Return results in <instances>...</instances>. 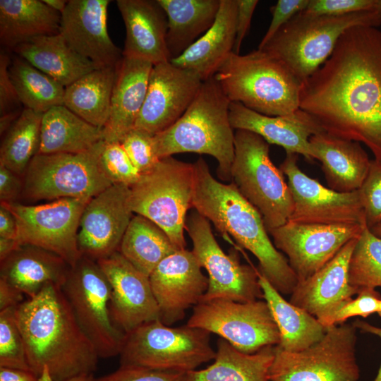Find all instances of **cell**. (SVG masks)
I'll use <instances>...</instances> for the list:
<instances>
[{
    "label": "cell",
    "instance_id": "3957f363",
    "mask_svg": "<svg viewBox=\"0 0 381 381\" xmlns=\"http://www.w3.org/2000/svg\"><path fill=\"white\" fill-rule=\"evenodd\" d=\"M193 207L217 231L229 234L258 260V271L281 294H291L297 277L287 258L269 237L262 215L231 182L223 183L211 174L202 157L193 163Z\"/></svg>",
    "mask_w": 381,
    "mask_h": 381
},
{
    "label": "cell",
    "instance_id": "816d5d0a",
    "mask_svg": "<svg viewBox=\"0 0 381 381\" xmlns=\"http://www.w3.org/2000/svg\"><path fill=\"white\" fill-rule=\"evenodd\" d=\"M258 0H237L236 35L233 52L239 54L242 42L248 33Z\"/></svg>",
    "mask_w": 381,
    "mask_h": 381
},
{
    "label": "cell",
    "instance_id": "4dcf8cb0",
    "mask_svg": "<svg viewBox=\"0 0 381 381\" xmlns=\"http://www.w3.org/2000/svg\"><path fill=\"white\" fill-rule=\"evenodd\" d=\"M61 15L43 1L0 0V42L13 49L30 39L59 33Z\"/></svg>",
    "mask_w": 381,
    "mask_h": 381
},
{
    "label": "cell",
    "instance_id": "d6986e66",
    "mask_svg": "<svg viewBox=\"0 0 381 381\" xmlns=\"http://www.w3.org/2000/svg\"><path fill=\"white\" fill-rule=\"evenodd\" d=\"M202 83L197 73L170 61L153 66L134 128L152 135L167 129L185 113Z\"/></svg>",
    "mask_w": 381,
    "mask_h": 381
},
{
    "label": "cell",
    "instance_id": "484cf974",
    "mask_svg": "<svg viewBox=\"0 0 381 381\" xmlns=\"http://www.w3.org/2000/svg\"><path fill=\"white\" fill-rule=\"evenodd\" d=\"M153 64L123 56L116 68L110 115L103 128L106 142H119L135 127L147 94Z\"/></svg>",
    "mask_w": 381,
    "mask_h": 381
},
{
    "label": "cell",
    "instance_id": "60d3db41",
    "mask_svg": "<svg viewBox=\"0 0 381 381\" xmlns=\"http://www.w3.org/2000/svg\"><path fill=\"white\" fill-rule=\"evenodd\" d=\"M16 308L0 310V367L31 371Z\"/></svg>",
    "mask_w": 381,
    "mask_h": 381
},
{
    "label": "cell",
    "instance_id": "d590c367",
    "mask_svg": "<svg viewBox=\"0 0 381 381\" xmlns=\"http://www.w3.org/2000/svg\"><path fill=\"white\" fill-rule=\"evenodd\" d=\"M116 67L97 68L65 87L64 105L97 127L107 124Z\"/></svg>",
    "mask_w": 381,
    "mask_h": 381
},
{
    "label": "cell",
    "instance_id": "4fadbf2b",
    "mask_svg": "<svg viewBox=\"0 0 381 381\" xmlns=\"http://www.w3.org/2000/svg\"><path fill=\"white\" fill-rule=\"evenodd\" d=\"M186 325L219 336L238 351L248 354L277 346L280 334L265 301L241 303L217 298L193 307Z\"/></svg>",
    "mask_w": 381,
    "mask_h": 381
},
{
    "label": "cell",
    "instance_id": "f907efd6",
    "mask_svg": "<svg viewBox=\"0 0 381 381\" xmlns=\"http://www.w3.org/2000/svg\"><path fill=\"white\" fill-rule=\"evenodd\" d=\"M23 190V179L0 164V201L6 203L18 202Z\"/></svg>",
    "mask_w": 381,
    "mask_h": 381
},
{
    "label": "cell",
    "instance_id": "be15d7a7",
    "mask_svg": "<svg viewBox=\"0 0 381 381\" xmlns=\"http://www.w3.org/2000/svg\"><path fill=\"white\" fill-rule=\"evenodd\" d=\"M370 230L375 236L381 238V224L375 226Z\"/></svg>",
    "mask_w": 381,
    "mask_h": 381
},
{
    "label": "cell",
    "instance_id": "f546056e",
    "mask_svg": "<svg viewBox=\"0 0 381 381\" xmlns=\"http://www.w3.org/2000/svg\"><path fill=\"white\" fill-rule=\"evenodd\" d=\"M13 51L65 87L97 69L92 61L73 49L60 33L34 37Z\"/></svg>",
    "mask_w": 381,
    "mask_h": 381
},
{
    "label": "cell",
    "instance_id": "7c38bea8",
    "mask_svg": "<svg viewBox=\"0 0 381 381\" xmlns=\"http://www.w3.org/2000/svg\"><path fill=\"white\" fill-rule=\"evenodd\" d=\"M61 289L99 358L119 356L125 333L111 318V288L97 262L82 255L71 266Z\"/></svg>",
    "mask_w": 381,
    "mask_h": 381
},
{
    "label": "cell",
    "instance_id": "c3c4849f",
    "mask_svg": "<svg viewBox=\"0 0 381 381\" xmlns=\"http://www.w3.org/2000/svg\"><path fill=\"white\" fill-rule=\"evenodd\" d=\"M309 0H279L270 8L272 18L258 49H261L292 18L303 11Z\"/></svg>",
    "mask_w": 381,
    "mask_h": 381
},
{
    "label": "cell",
    "instance_id": "ab89813d",
    "mask_svg": "<svg viewBox=\"0 0 381 381\" xmlns=\"http://www.w3.org/2000/svg\"><path fill=\"white\" fill-rule=\"evenodd\" d=\"M349 282L358 289L381 287V238L367 227L353 250L349 265Z\"/></svg>",
    "mask_w": 381,
    "mask_h": 381
},
{
    "label": "cell",
    "instance_id": "cb8c5ba5",
    "mask_svg": "<svg viewBox=\"0 0 381 381\" xmlns=\"http://www.w3.org/2000/svg\"><path fill=\"white\" fill-rule=\"evenodd\" d=\"M229 121L233 129L253 132L269 144L282 147L286 152L313 160L309 148L311 136L325 132L309 114L300 108L284 116H270L253 111L238 102L229 105Z\"/></svg>",
    "mask_w": 381,
    "mask_h": 381
},
{
    "label": "cell",
    "instance_id": "f6af8a7d",
    "mask_svg": "<svg viewBox=\"0 0 381 381\" xmlns=\"http://www.w3.org/2000/svg\"><path fill=\"white\" fill-rule=\"evenodd\" d=\"M381 295L374 288L363 287L359 289L357 296L346 303L334 315L331 326L344 323L355 316L364 318L378 312Z\"/></svg>",
    "mask_w": 381,
    "mask_h": 381
},
{
    "label": "cell",
    "instance_id": "bcb514c9",
    "mask_svg": "<svg viewBox=\"0 0 381 381\" xmlns=\"http://www.w3.org/2000/svg\"><path fill=\"white\" fill-rule=\"evenodd\" d=\"M94 381H188L187 373L120 365L115 371Z\"/></svg>",
    "mask_w": 381,
    "mask_h": 381
},
{
    "label": "cell",
    "instance_id": "ffe728a7",
    "mask_svg": "<svg viewBox=\"0 0 381 381\" xmlns=\"http://www.w3.org/2000/svg\"><path fill=\"white\" fill-rule=\"evenodd\" d=\"M193 251L178 250L163 259L149 276L159 309V320L171 326L186 310L198 304L208 288V277L201 270Z\"/></svg>",
    "mask_w": 381,
    "mask_h": 381
},
{
    "label": "cell",
    "instance_id": "277c9868",
    "mask_svg": "<svg viewBox=\"0 0 381 381\" xmlns=\"http://www.w3.org/2000/svg\"><path fill=\"white\" fill-rule=\"evenodd\" d=\"M231 101L214 77L202 81L182 116L164 131L153 135L159 159L182 152L205 154L216 159L217 176L231 181L234 133L229 121Z\"/></svg>",
    "mask_w": 381,
    "mask_h": 381
},
{
    "label": "cell",
    "instance_id": "d4e9b609",
    "mask_svg": "<svg viewBox=\"0 0 381 381\" xmlns=\"http://www.w3.org/2000/svg\"><path fill=\"white\" fill-rule=\"evenodd\" d=\"M124 22L123 56L148 61L153 66L169 62L167 44V17L157 0H117Z\"/></svg>",
    "mask_w": 381,
    "mask_h": 381
},
{
    "label": "cell",
    "instance_id": "8992f818",
    "mask_svg": "<svg viewBox=\"0 0 381 381\" xmlns=\"http://www.w3.org/2000/svg\"><path fill=\"white\" fill-rule=\"evenodd\" d=\"M381 25L374 11L329 16L301 12L292 18L261 49L282 61L304 82L331 56L348 29Z\"/></svg>",
    "mask_w": 381,
    "mask_h": 381
},
{
    "label": "cell",
    "instance_id": "db71d44e",
    "mask_svg": "<svg viewBox=\"0 0 381 381\" xmlns=\"http://www.w3.org/2000/svg\"><path fill=\"white\" fill-rule=\"evenodd\" d=\"M24 297L17 289L0 279V310L17 307L25 300Z\"/></svg>",
    "mask_w": 381,
    "mask_h": 381
},
{
    "label": "cell",
    "instance_id": "1f68e13d",
    "mask_svg": "<svg viewBox=\"0 0 381 381\" xmlns=\"http://www.w3.org/2000/svg\"><path fill=\"white\" fill-rule=\"evenodd\" d=\"M104 140L102 128L85 121L64 105L43 114L38 154L85 152Z\"/></svg>",
    "mask_w": 381,
    "mask_h": 381
},
{
    "label": "cell",
    "instance_id": "f5cc1de1",
    "mask_svg": "<svg viewBox=\"0 0 381 381\" xmlns=\"http://www.w3.org/2000/svg\"><path fill=\"white\" fill-rule=\"evenodd\" d=\"M17 231L13 212L5 202H0V237L16 239Z\"/></svg>",
    "mask_w": 381,
    "mask_h": 381
},
{
    "label": "cell",
    "instance_id": "9c48e42d",
    "mask_svg": "<svg viewBox=\"0 0 381 381\" xmlns=\"http://www.w3.org/2000/svg\"><path fill=\"white\" fill-rule=\"evenodd\" d=\"M194 181L193 164L170 156L159 159L130 187L133 213L161 227L178 250L186 246L184 230L193 207Z\"/></svg>",
    "mask_w": 381,
    "mask_h": 381
},
{
    "label": "cell",
    "instance_id": "f35d334b",
    "mask_svg": "<svg viewBox=\"0 0 381 381\" xmlns=\"http://www.w3.org/2000/svg\"><path fill=\"white\" fill-rule=\"evenodd\" d=\"M43 114L24 108L4 135L0 164L23 179L31 160L38 154Z\"/></svg>",
    "mask_w": 381,
    "mask_h": 381
},
{
    "label": "cell",
    "instance_id": "6125c7cd",
    "mask_svg": "<svg viewBox=\"0 0 381 381\" xmlns=\"http://www.w3.org/2000/svg\"><path fill=\"white\" fill-rule=\"evenodd\" d=\"M373 10L377 13L381 23V0H375Z\"/></svg>",
    "mask_w": 381,
    "mask_h": 381
},
{
    "label": "cell",
    "instance_id": "f1b7e54d",
    "mask_svg": "<svg viewBox=\"0 0 381 381\" xmlns=\"http://www.w3.org/2000/svg\"><path fill=\"white\" fill-rule=\"evenodd\" d=\"M237 0H221L214 23L183 53L170 62L197 73L202 81L214 75L233 52L237 24Z\"/></svg>",
    "mask_w": 381,
    "mask_h": 381
},
{
    "label": "cell",
    "instance_id": "11a10c76",
    "mask_svg": "<svg viewBox=\"0 0 381 381\" xmlns=\"http://www.w3.org/2000/svg\"><path fill=\"white\" fill-rule=\"evenodd\" d=\"M0 381H40L30 370L0 367Z\"/></svg>",
    "mask_w": 381,
    "mask_h": 381
},
{
    "label": "cell",
    "instance_id": "ac0fdd59",
    "mask_svg": "<svg viewBox=\"0 0 381 381\" xmlns=\"http://www.w3.org/2000/svg\"><path fill=\"white\" fill-rule=\"evenodd\" d=\"M133 216L128 186L114 183L92 198L80 220L81 255L98 261L117 251Z\"/></svg>",
    "mask_w": 381,
    "mask_h": 381
},
{
    "label": "cell",
    "instance_id": "8fae6325",
    "mask_svg": "<svg viewBox=\"0 0 381 381\" xmlns=\"http://www.w3.org/2000/svg\"><path fill=\"white\" fill-rule=\"evenodd\" d=\"M356 327L342 323L327 327L323 337L296 352L274 346L270 381H358Z\"/></svg>",
    "mask_w": 381,
    "mask_h": 381
},
{
    "label": "cell",
    "instance_id": "83f0119b",
    "mask_svg": "<svg viewBox=\"0 0 381 381\" xmlns=\"http://www.w3.org/2000/svg\"><path fill=\"white\" fill-rule=\"evenodd\" d=\"M70 267L53 252L31 244H20L0 261V279L31 298L48 284L61 287Z\"/></svg>",
    "mask_w": 381,
    "mask_h": 381
},
{
    "label": "cell",
    "instance_id": "7bdbcfd3",
    "mask_svg": "<svg viewBox=\"0 0 381 381\" xmlns=\"http://www.w3.org/2000/svg\"><path fill=\"white\" fill-rule=\"evenodd\" d=\"M358 191L366 227L371 229L381 224V162L371 160L368 174Z\"/></svg>",
    "mask_w": 381,
    "mask_h": 381
},
{
    "label": "cell",
    "instance_id": "ba28073f",
    "mask_svg": "<svg viewBox=\"0 0 381 381\" xmlns=\"http://www.w3.org/2000/svg\"><path fill=\"white\" fill-rule=\"evenodd\" d=\"M231 174L240 193L262 215L268 233L289 221L291 193L283 172L270 157V144L261 136L236 130Z\"/></svg>",
    "mask_w": 381,
    "mask_h": 381
},
{
    "label": "cell",
    "instance_id": "5bb4252c",
    "mask_svg": "<svg viewBox=\"0 0 381 381\" xmlns=\"http://www.w3.org/2000/svg\"><path fill=\"white\" fill-rule=\"evenodd\" d=\"M185 230L193 253L208 274V288L201 301L224 298L246 303L263 298L258 270L241 264L236 250L230 254L222 250L207 219L193 210L186 217Z\"/></svg>",
    "mask_w": 381,
    "mask_h": 381
},
{
    "label": "cell",
    "instance_id": "d6a6232c",
    "mask_svg": "<svg viewBox=\"0 0 381 381\" xmlns=\"http://www.w3.org/2000/svg\"><path fill=\"white\" fill-rule=\"evenodd\" d=\"M258 279L263 298L279 331V348L289 352L300 351L323 337L327 328L315 317L286 301L259 271Z\"/></svg>",
    "mask_w": 381,
    "mask_h": 381
},
{
    "label": "cell",
    "instance_id": "ee69618b",
    "mask_svg": "<svg viewBox=\"0 0 381 381\" xmlns=\"http://www.w3.org/2000/svg\"><path fill=\"white\" fill-rule=\"evenodd\" d=\"M131 161L141 174L152 169L159 159L153 147V135L133 128L119 141Z\"/></svg>",
    "mask_w": 381,
    "mask_h": 381
},
{
    "label": "cell",
    "instance_id": "94428289",
    "mask_svg": "<svg viewBox=\"0 0 381 381\" xmlns=\"http://www.w3.org/2000/svg\"><path fill=\"white\" fill-rule=\"evenodd\" d=\"M93 374H83L73 377L66 381H94Z\"/></svg>",
    "mask_w": 381,
    "mask_h": 381
},
{
    "label": "cell",
    "instance_id": "9f6ffc18",
    "mask_svg": "<svg viewBox=\"0 0 381 381\" xmlns=\"http://www.w3.org/2000/svg\"><path fill=\"white\" fill-rule=\"evenodd\" d=\"M353 325L356 327V329H359L363 332L375 334L381 339V327L374 326L359 319L356 320V321L353 322ZM373 381H381V364L377 374Z\"/></svg>",
    "mask_w": 381,
    "mask_h": 381
},
{
    "label": "cell",
    "instance_id": "44dd1931",
    "mask_svg": "<svg viewBox=\"0 0 381 381\" xmlns=\"http://www.w3.org/2000/svg\"><path fill=\"white\" fill-rule=\"evenodd\" d=\"M97 262L111 288L109 312L116 327L126 334L142 324L159 320V309L147 275L118 250Z\"/></svg>",
    "mask_w": 381,
    "mask_h": 381
},
{
    "label": "cell",
    "instance_id": "e575fe53",
    "mask_svg": "<svg viewBox=\"0 0 381 381\" xmlns=\"http://www.w3.org/2000/svg\"><path fill=\"white\" fill-rule=\"evenodd\" d=\"M274 346H267L248 354L219 338L214 362L206 368L187 373L188 381H270L268 372Z\"/></svg>",
    "mask_w": 381,
    "mask_h": 381
},
{
    "label": "cell",
    "instance_id": "b9f144b4",
    "mask_svg": "<svg viewBox=\"0 0 381 381\" xmlns=\"http://www.w3.org/2000/svg\"><path fill=\"white\" fill-rule=\"evenodd\" d=\"M99 164L113 184L120 183L131 187L141 175L118 141H104L99 155Z\"/></svg>",
    "mask_w": 381,
    "mask_h": 381
},
{
    "label": "cell",
    "instance_id": "7402d4cb",
    "mask_svg": "<svg viewBox=\"0 0 381 381\" xmlns=\"http://www.w3.org/2000/svg\"><path fill=\"white\" fill-rule=\"evenodd\" d=\"M109 0H70L61 14L59 33L68 45L97 68L116 67L123 50L107 30Z\"/></svg>",
    "mask_w": 381,
    "mask_h": 381
},
{
    "label": "cell",
    "instance_id": "91938a15",
    "mask_svg": "<svg viewBox=\"0 0 381 381\" xmlns=\"http://www.w3.org/2000/svg\"><path fill=\"white\" fill-rule=\"evenodd\" d=\"M43 1L52 9L62 13L65 10L68 1L66 0H43Z\"/></svg>",
    "mask_w": 381,
    "mask_h": 381
},
{
    "label": "cell",
    "instance_id": "e7e4bbea",
    "mask_svg": "<svg viewBox=\"0 0 381 381\" xmlns=\"http://www.w3.org/2000/svg\"><path fill=\"white\" fill-rule=\"evenodd\" d=\"M377 314L379 315V316L381 317V301H380V309H379V310H378V312H377Z\"/></svg>",
    "mask_w": 381,
    "mask_h": 381
},
{
    "label": "cell",
    "instance_id": "7a4b0ae2",
    "mask_svg": "<svg viewBox=\"0 0 381 381\" xmlns=\"http://www.w3.org/2000/svg\"><path fill=\"white\" fill-rule=\"evenodd\" d=\"M30 370L40 381L93 374L99 357L78 325L61 287L48 284L16 308Z\"/></svg>",
    "mask_w": 381,
    "mask_h": 381
},
{
    "label": "cell",
    "instance_id": "4316f807",
    "mask_svg": "<svg viewBox=\"0 0 381 381\" xmlns=\"http://www.w3.org/2000/svg\"><path fill=\"white\" fill-rule=\"evenodd\" d=\"M313 159L320 161L328 188L339 193L358 190L370 169L371 160L359 143L322 132L310 137Z\"/></svg>",
    "mask_w": 381,
    "mask_h": 381
},
{
    "label": "cell",
    "instance_id": "8d00e7d4",
    "mask_svg": "<svg viewBox=\"0 0 381 381\" xmlns=\"http://www.w3.org/2000/svg\"><path fill=\"white\" fill-rule=\"evenodd\" d=\"M178 250L167 234L145 217L134 214L118 251L148 277L166 257Z\"/></svg>",
    "mask_w": 381,
    "mask_h": 381
},
{
    "label": "cell",
    "instance_id": "603a6c76",
    "mask_svg": "<svg viewBox=\"0 0 381 381\" xmlns=\"http://www.w3.org/2000/svg\"><path fill=\"white\" fill-rule=\"evenodd\" d=\"M358 238L349 241L313 275L298 282L291 294V303L315 317L326 328L332 327L334 315L359 291L349 282V261Z\"/></svg>",
    "mask_w": 381,
    "mask_h": 381
},
{
    "label": "cell",
    "instance_id": "52a82bcc",
    "mask_svg": "<svg viewBox=\"0 0 381 381\" xmlns=\"http://www.w3.org/2000/svg\"><path fill=\"white\" fill-rule=\"evenodd\" d=\"M210 334L188 325L173 327L159 320L142 324L125 334L120 365L189 373L214 360Z\"/></svg>",
    "mask_w": 381,
    "mask_h": 381
},
{
    "label": "cell",
    "instance_id": "5b68a950",
    "mask_svg": "<svg viewBox=\"0 0 381 381\" xmlns=\"http://www.w3.org/2000/svg\"><path fill=\"white\" fill-rule=\"evenodd\" d=\"M214 77L231 102L258 113L278 116L299 109L303 82L262 50L244 55L231 52Z\"/></svg>",
    "mask_w": 381,
    "mask_h": 381
},
{
    "label": "cell",
    "instance_id": "680465c9",
    "mask_svg": "<svg viewBox=\"0 0 381 381\" xmlns=\"http://www.w3.org/2000/svg\"><path fill=\"white\" fill-rule=\"evenodd\" d=\"M23 110L14 111L0 116V133L4 135Z\"/></svg>",
    "mask_w": 381,
    "mask_h": 381
},
{
    "label": "cell",
    "instance_id": "6da1fadb",
    "mask_svg": "<svg viewBox=\"0 0 381 381\" xmlns=\"http://www.w3.org/2000/svg\"><path fill=\"white\" fill-rule=\"evenodd\" d=\"M299 108L325 132L363 143L381 162V31L355 26L302 85Z\"/></svg>",
    "mask_w": 381,
    "mask_h": 381
},
{
    "label": "cell",
    "instance_id": "30bf717a",
    "mask_svg": "<svg viewBox=\"0 0 381 381\" xmlns=\"http://www.w3.org/2000/svg\"><path fill=\"white\" fill-rule=\"evenodd\" d=\"M104 140L78 153L37 154L23 176L20 198L27 202L62 198L90 200L113 183L104 173L99 155Z\"/></svg>",
    "mask_w": 381,
    "mask_h": 381
},
{
    "label": "cell",
    "instance_id": "6f0895ef",
    "mask_svg": "<svg viewBox=\"0 0 381 381\" xmlns=\"http://www.w3.org/2000/svg\"><path fill=\"white\" fill-rule=\"evenodd\" d=\"M19 245L16 239L0 237V261L5 259Z\"/></svg>",
    "mask_w": 381,
    "mask_h": 381
},
{
    "label": "cell",
    "instance_id": "2e32d148",
    "mask_svg": "<svg viewBox=\"0 0 381 381\" xmlns=\"http://www.w3.org/2000/svg\"><path fill=\"white\" fill-rule=\"evenodd\" d=\"M297 154L286 152L279 169L287 176L294 207L288 222L308 224L365 226L358 191L339 193L303 173Z\"/></svg>",
    "mask_w": 381,
    "mask_h": 381
},
{
    "label": "cell",
    "instance_id": "836d02e7",
    "mask_svg": "<svg viewBox=\"0 0 381 381\" xmlns=\"http://www.w3.org/2000/svg\"><path fill=\"white\" fill-rule=\"evenodd\" d=\"M168 22L167 48L172 59L183 53L213 25L221 0H157Z\"/></svg>",
    "mask_w": 381,
    "mask_h": 381
},
{
    "label": "cell",
    "instance_id": "e0dca14e",
    "mask_svg": "<svg viewBox=\"0 0 381 381\" xmlns=\"http://www.w3.org/2000/svg\"><path fill=\"white\" fill-rule=\"evenodd\" d=\"M360 224H308L287 222L269 232L276 248L287 256L298 282L308 278L352 239L361 235Z\"/></svg>",
    "mask_w": 381,
    "mask_h": 381
},
{
    "label": "cell",
    "instance_id": "7dc6e473",
    "mask_svg": "<svg viewBox=\"0 0 381 381\" xmlns=\"http://www.w3.org/2000/svg\"><path fill=\"white\" fill-rule=\"evenodd\" d=\"M375 0H309L303 11L314 16H339L373 11Z\"/></svg>",
    "mask_w": 381,
    "mask_h": 381
},
{
    "label": "cell",
    "instance_id": "9a60e30c",
    "mask_svg": "<svg viewBox=\"0 0 381 381\" xmlns=\"http://www.w3.org/2000/svg\"><path fill=\"white\" fill-rule=\"evenodd\" d=\"M90 200L62 198L36 205L5 203L16 218L19 244H31L53 252L73 266L82 256L78 232Z\"/></svg>",
    "mask_w": 381,
    "mask_h": 381
},
{
    "label": "cell",
    "instance_id": "681fc988",
    "mask_svg": "<svg viewBox=\"0 0 381 381\" xmlns=\"http://www.w3.org/2000/svg\"><path fill=\"white\" fill-rule=\"evenodd\" d=\"M11 59L5 49L0 52V116L20 109L21 102L9 74Z\"/></svg>",
    "mask_w": 381,
    "mask_h": 381
},
{
    "label": "cell",
    "instance_id": "74e56055",
    "mask_svg": "<svg viewBox=\"0 0 381 381\" xmlns=\"http://www.w3.org/2000/svg\"><path fill=\"white\" fill-rule=\"evenodd\" d=\"M9 74L24 108L44 114L64 105L65 87L18 55L11 59Z\"/></svg>",
    "mask_w": 381,
    "mask_h": 381
}]
</instances>
